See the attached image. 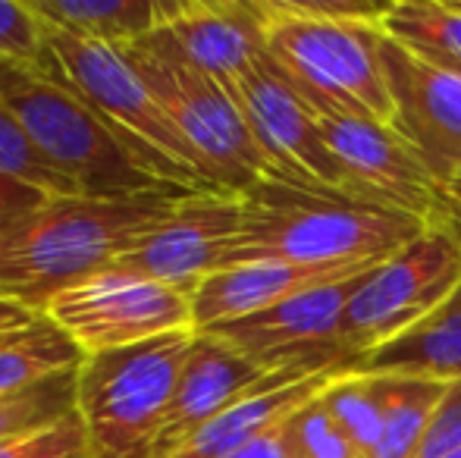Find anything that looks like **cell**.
I'll return each mask as SVG.
<instances>
[{
	"mask_svg": "<svg viewBox=\"0 0 461 458\" xmlns=\"http://www.w3.org/2000/svg\"><path fill=\"white\" fill-rule=\"evenodd\" d=\"M0 458H97L82 418L67 415L48 427L0 446Z\"/></svg>",
	"mask_w": 461,
	"mask_h": 458,
	"instance_id": "obj_29",
	"label": "cell"
},
{
	"mask_svg": "<svg viewBox=\"0 0 461 458\" xmlns=\"http://www.w3.org/2000/svg\"><path fill=\"white\" fill-rule=\"evenodd\" d=\"M355 373H399L439 383L461 380V283L430 318L370 352Z\"/></svg>",
	"mask_w": 461,
	"mask_h": 458,
	"instance_id": "obj_19",
	"label": "cell"
},
{
	"mask_svg": "<svg viewBox=\"0 0 461 458\" xmlns=\"http://www.w3.org/2000/svg\"><path fill=\"white\" fill-rule=\"evenodd\" d=\"M192 189L126 198H50L0 236V299L41 314L54 295L113 267Z\"/></svg>",
	"mask_w": 461,
	"mask_h": 458,
	"instance_id": "obj_2",
	"label": "cell"
},
{
	"mask_svg": "<svg viewBox=\"0 0 461 458\" xmlns=\"http://www.w3.org/2000/svg\"><path fill=\"white\" fill-rule=\"evenodd\" d=\"M376 264H289V261H245L211 274L192 295V327L207 333L220 324L251 318L298 292L342 283L374 270Z\"/></svg>",
	"mask_w": 461,
	"mask_h": 458,
	"instance_id": "obj_17",
	"label": "cell"
},
{
	"mask_svg": "<svg viewBox=\"0 0 461 458\" xmlns=\"http://www.w3.org/2000/svg\"><path fill=\"white\" fill-rule=\"evenodd\" d=\"M449 4L456 6V10H461V0H449Z\"/></svg>",
	"mask_w": 461,
	"mask_h": 458,
	"instance_id": "obj_35",
	"label": "cell"
},
{
	"mask_svg": "<svg viewBox=\"0 0 461 458\" xmlns=\"http://www.w3.org/2000/svg\"><path fill=\"white\" fill-rule=\"evenodd\" d=\"M323 402H327L333 421L348 436L355 449L365 458H374L376 446L383 440V415L376 396L370 390V380L365 373H346L336 377L333 383L323 390Z\"/></svg>",
	"mask_w": 461,
	"mask_h": 458,
	"instance_id": "obj_26",
	"label": "cell"
},
{
	"mask_svg": "<svg viewBox=\"0 0 461 458\" xmlns=\"http://www.w3.org/2000/svg\"><path fill=\"white\" fill-rule=\"evenodd\" d=\"M86 355L79 352L50 320H38L25 333L0 339V392L32 386L60 371H73Z\"/></svg>",
	"mask_w": 461,
	"mask_h": 458,
	"instance_id": "obj_23",
	"label": "cell"
},
{
	"mask_svg": "<svg viewBox=\"0 0 461 458\" xmlns=\"http://www.w3.org/2000/svg\"><path fill=\"white\" fill-rule=\"evenodd\" d=\"M38 320H41L38 311L19 305V301L0 299V339H10V337H16V333H25L29 327H35Z\"/></svg>",
	"mask_w": 461,
	"mask_h": 458,
	"instance_id": "obj_32",
	"label": "cell"
},
{
	"mask_svg": "<svg viewBox=\"0 0 461 458\" xmlns=\"http://www.w3.org/2000/svg\"><path fill=\"white\" fill-rule=\"evenodd\" d=\"M383 31L430 67L461 76V10L449 0H399L389 6Z\"/></svg>",
	"mask_w": 461,
	"mask_h": 458,
	"instance_id": "obj_22",
	"label": "cell"
},
{
	"mask_svg": "<svg viewBox=\"0 0 461 458\" xmlns=\"http://www.w3.org/2000/svg\"><path fill=\"white\" fill-rule=\"evenodd\" d=\"M239 229H242L239 195L192 192L113 267L192 295L211 274L230 267Z\"/></svg>",
	"mask_w": 461,
	"mask_h": 458,
	"instance_id": "obj_13",
	"label": "cell"
},
{
	"mask_svg": "<svg viewBox=\"0 0 461 458\" xmlns=\"http://www.w3.org/2000/svg\"><path fill=\"white\" fill-rule=\"evenodd\" d=\"M194 337V330H176L82 358L76 367V415L97 458L151 455Z\"/></svg>",
	"mask_w": 461,
	"mask_h": 458,
	"instance_id": "obj_5",
	"label": "cell"
},
{
	"mask_svg": "<svg viewBox=\"0 0 461 458\" xmlns=\"http://www.w3.org/2000/svg\"><path fill=\"white\" fill-rule=\"evenodd\" d=\"M255 145L267 160V179H283L304 189L348 192L346 173L339 170L321 132V116L285 82L270 54H264L236 85L230 88ZM352 195V192H348Z\"/></svg>",
	"mask_w": 461,
	"mask_h": 458,
	"instance_id": "obj_12",
	"label": "cell"
},
{
	"mask_svg": "<svg viewBox=\"0 0 461 458\" xmlns=\"http://www.w3.org/2000/svg\"><path fill=\"white\" fill-rule=\"evenodd\" d=\"M367 274L298 292L267 308V311L213 327V330H207V337L236 348L239 355L255 361L264 371L346 377V373H352V358L339 346V327L342 318H346L348 299Z\"/></svg>",
	"mask_w": 461,
	"mask_h": 458,
	"instance_id": "obj_10",
	"label": "cell"
},
{
	"mask_svg": "<svg viewBox=\"0 0 461 458\" xmlns=\"http://www.w3.org/2000/svg\"><path fill=\"white\" fill-rule=\"evenodd\" d=\"M446 192H449V198H452V202L461 204V170L456 173V179H452V183L446 185Z\"/></svg>",
	"mask_w": 461,
	"mask_h": 458,
	"instance_id": "obj_34",
	"label": "cell"
},
{
	"mask_svg": "<svg viewBox=\"0 0 461 458\" xmlns=\"http://www.w3.org/2000/svg\"><path fill=\"white\" fill-rule=\"evenodd\" d=\"M76 411V367L32 386L0 392V446Z\"/></svg>",
	"mask_w": 461,
	"mask_h": 458,
	"instance_id": "obj_24",
	"label": "cell"
},
{
	"mask_svg": "<svg viewBox=\"0 0 461 458\" xmlns=\"http://www.w3.org/2000/svg\"><path fill=\"white\" fill-rule=\"evenodd\" d=\"M50 198L41 192L29 189V185L16 183V179L0 176V236L10 232L16 223H23L25 217H32L35 211H41Z\"/></svg>",
	"mask_w": 461,
	"mask_h": 458,
	"instance_id": "obj_31",
	"label": "cell"
},
{
	"mask_svg": "<svg viewBox=\"0 0 461 458\" xmlns=\"http://www.w3.org/2000/svg\"><path fill=\"white\" fill-rule=\"evenodd\" d=\"M0 104H6L35 145L88 198H126L183 189L164 183L141 154L54 76L0 60Z\"/></svg>",
	"mask_w": 461,
	"mask_h": 458,
	"instance_id": "obj_4",
	"label": "cell"
},
{
	"mask_svg": "<svg viewBox=\"0 0 461 458\" xmlns=\"http://www.w3.org/2000/svg\"><path fill=\"white\" fill-rule=\"evenodd\" d=\"M44 73L92 104L95 113L110 122L164 183L192 192H217L176 122L167 116L122 48L48 29Z\"/></svg>",
	"mask_w": 461,
	"mask_h": 458,
	"instance_id": "obj_6",
	"label": "cell"
},
{
	"mask_svg": "<svg viewBox=\"0 0 461 458\" xmlns=\"http://www.w3.org/2000/svg\"><path fill=\"white\" fill-rule=\"evenodd\" d=\"M158 29L226 92L267 54L255 0H158Z\"/></svg>",
	"mask_w": 461,
	"mask_h": 458,
	"instance_id": "obj_15",
	"label": "cell"
},
{
	"mask_svg": "<svg viewBox=\"0 0 461 458\" xmlns=\"http://www.w3.org/2000/svg\"><path fill=\"white\" fill-rule=\"evenodd\" d=\"M32 10L48 29L113 48L135 44L158 29V0H32Z\"/></svg>",
	"mask_w": 461,
	"mask_h": 458,
	"instance_id": "obj_21",
	"label": "cell"
},
{
	"mask_svg": "<svg viewBox=\"0 0 461 458\" xmlns=\"http://www.w3.org/2000/svg\"><path fill=\"white\" fill-rule=\"evenodd\" d=\"M461 283V242L449 227H430L374 267L348 299L339 346L352 373L370 352L389 346L430 318Z\"/></svg>",
	"mask_w": 461,
	"mask_h": 458,
	"instance_id": "obj_8",
	"label": "cell"
},
{
	"mask_svg": "<svg viewBox=\"0 0 461 458\" xmlns=\"http://www.w3.org/2000/svg\"><path fill=\"white\" fill-rule=\"evenodd\" d=\"M321 132L348 192L443 227L449 192L393 122L365 116H321Z\"/></svg>",
	"mask_w": 461,
	"mask_h": 458,
	"instance_id": "obj_11",
	"label": "cell"
},
{
	"mask_svg": "<svg viewBox=\"0 0 461 458\" xmlns=\"http://www.w3.org/2000/svg\"><path fill=\"white\" fill-rule=\"evenodd\" d=\"M333 373H317V377H304V373H283V377L270 380L267 386L249 392L245 399H239L236 405H230L226 411H220L213 421H207L201 430H194L192 436L167 458H230L239 449L251 446L255 440H261L264 434L276 430L285 418H292L298 409H304L308 402H314L330 383Z\"/></svg>",
	"mask_w": 461,
	"mask_h": 458,
	"instance_id": "obj_18",
	"label": "cell"
},
{
	"mask_svg": "<svg viewBox=\"0 0 461 458\" xmlns=\"http://www.w3.org/2000/svg\"><path fill=\"white\" fill-rule=\"evenodd\" d=\"M242 202V229L230 267L245 261L383 264L430 229L424 220L336 189L261 179Z\"/></svg>",
	"mask_w": 461,
	"mask_h": 458,
	"instance_id": "obj_3",
	"label": "cell"
},
{
	"mask_svg": "<svg viewBox=\"0 0 461 458\" xmlns=\"http://www.w3.org/2000/svg\"><path fill=\"white\" fill-rule=\"evenodd\" d=\"M383 73L393 94V126L411 141L430 173L449 185L461 170V76L430 67L383 38Z\"/></svg>",
	"mask_w": 461,
	"mask_h": 458,
	"instance_id": "obj_14",
	"label": "cell"
},
{
	"mask_svg": "<svg viewBox=\"0 0 461 458\" xmlns=\"http://www.w3.org/2000/svg\"><path fill=\"white\" fill-rule=\"evenodd\" d=\"M321 396L298 409L292 418H285L279 427L289 458H365L339 430Z\"/></svg>",
	"mask_w": 461,
	"mask_h": 458,
	"instance_id": "obj_27",
	"label": "cell"
},
{
	"mask_svg": "<svg viewBox=\"0 0 461 458\" xmlns=\"http://www.w3.org/2000/svg\"><path fill=\"white\" fill-rule=\"evenodd\" d=\"M443 227H449L452 236L461 242V204H456L449 198V211H446V220H443Z\"/></svg>",
	"mask_w": 461,
	"mask_h": 458,
	"instance_id": "obj_33",
	"label": "cell"
},
{
	"mask_svg": "<svg viewBox=\"0 0 461 458\" xmlns=\"http://www.w3.org/2000/svg\"><path fill=\"white\" fill-rule=\"evenodd\" d=\"M41 318L50 320L82 355L113 352L164 333L194 330L188 295L116 267L63 289L44 305Z\"/></svg>",
	"mask_w": 461,
	"mask_h": 458,
	"instance_id": "obj_9",
	"label": "cell"
},
{
	"mask_svg": "<svg viewBox=\"0 0 461 458\" xmlns=\"http://www.w3.org/2000/svg\"><path fill=\"white\" fill-rule=\"evenodd\" d=\"M283 373L298 371H264L255 361L239 355L236 348L207 337V333H198L183 367V377H179V386L173 392L164 427H160L158 443H154L148 458L173 455L194 430H201L207 421H213L220 411H226L239 399L261 390V386H267L270 380L283 377Z\"/></svg>",
	"mask_w": 461,
	"mask_h": 458,
	"instance_id": "obj_16",
	"label": "cell"
},
{
	"mask_svg": "<svg viewBox=\"0 0 461 458\" xmlns=\"http://www.w3.org/2000/svg\"><path fill=\"white\" fill-rule=\"evenodd\" d=\"M0 176L16 179L48 198H76L79 185L48 160L25 126L6 104H0Z\"/></svg>",
	"mask_w": 461,
	"mask_h": 458,
	"instance_id": "obj_25",
	"label": "cell"
},
{
	"mask_svg": "<svg viewBox=\"0 0 461 458\" xmlns=\"http://www.w3.org/2000/svg\"><path fill=\"white\" fill-rule=\"evenodd\" d=\"M267 54L317 116L393 122L383 73V19L393 4L367 0H255Z\"/></svg>",
	"mask_w": 461,
	"mask_h": 458,
	"instance_id": "obj_1",
	"label": "cell"
},
{
	"mask_svg": "<svg viewBox=\"0 0 461 458\" xmlns=\"http://www.w3.org/2000/svg\"><path fill=\"white\" fill-rule=\"evenodd\" d=\"M122 50L167 116L176 122L213 189L242 195L270 176L267 160L251 139L232 94L217 79L201 73L164 31L154 29Z\"/></svg>",
	"mask_w": 461,
	"mask_h": 458,
	"instance_id": "obj_7",
	"label": "cell"
},
{
	"mask_svg": "<svg viewBox=\"0 0 461 458\" xmlns=\"http://www.w3.org/2000/svg\"><path fill=\"white\" fill-rule=\"evenodd\" d=\"M0 60L44 73L48 25L32 10V0H0Z\"/></svg>",
	"mask_w": 461,
	"mask_h": 458,
	"instance_id": "obj_28",
	"label": "cell"
},
{
	"mask_svg": "<svg viewBox=\"0 0 461 458\" xmlns=\"http://www.w3.org/2000/svg\"><path fill=\"white\" fill-rule=\"evenodd\" d=\"M414 458H461V380L446 386V396L433 415L424 446Z\"/></svg>",
	"mask_w": 461,
	"mask_h": 458,
	"instance_id": "obj_30",
	"label": "cell"
},
{
	"mask_svg": "<svg viewBox=\"0 0 461 458\" xmlns=\"http://www.w3.org/2000/svg\"><path fill=\"white\" fill-rule=\"evenodd\" d=\"M383 415V440L374 458H414L446 396L439 380L399 377V373H365Z\"/></svg>",
	"mask_w": 461,
	"mask_h": 458,
	"instance_id": "obj_20",
	"label": "cell"
}]
</instances>
